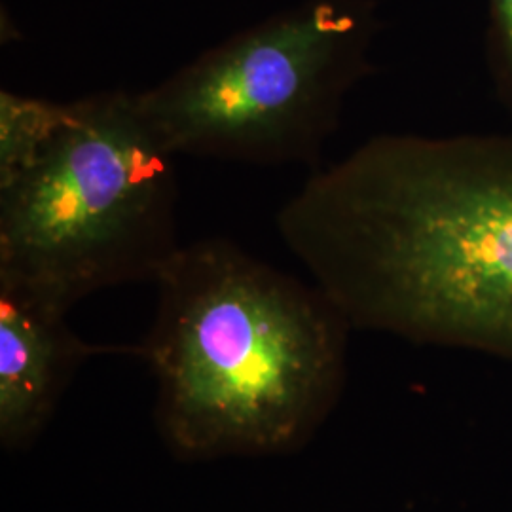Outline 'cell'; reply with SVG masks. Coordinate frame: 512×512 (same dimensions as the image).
Segmentation results:
<instances>
[{
    "label": "cell",
    "instance_id": "1",
    "mask_svg": "<svg viewBox=\"0 0 512 512\" xmlns=\"http://www.w3.org/2000/svg\"><path fill=\"white\" fill-rule=\"evenodd\" d=\"M275 222L349 327L512 359L511 135H376Z\"/></svg>",
    "mask_w": 512,
    "mask_h": 512
},
{
    "label": "cell",
    "instance_id": "6",
    "mask_svg": "<svg viewBox=\"0 0 512 512\" xmlns=\"http://www.w3.org/2000/svg\"><path fill=\"white\" fill-rule=\"evenodd\" d=\"M76 101H54L0 90V186L12 183L67 129Z\"/></svg>",
    "mask_w": 512,
    "mask_h": 512
},
{
    "label": "cell",
    "instance_id": "5",
    "mask_svg": "<svg viewBox=\"0 0 512 512\" xmlns=\"http://www.w3.org/2000/svg\"><path fill=\"white\" fill-rule=\"evenodd\" d=\"M69 310L0 281V444L29 448L54 416L76 370L103 353L139 346L88 344L67 323Z\"/></svg>",
    "mask_w": 512,
    "mask_h": 512
},
{
    "label": "cell",
    "instance_id": "2",
    "mask_svg": "<svg viewBox=\"0 0 512 512\" xmlns=\"http://www.w3.org/2000/svg\"><path fill=\"white\" fill-rule=\"evenodd\" d=\"M154 285L137 346L169 450L205 461L306 444L344 372L349 323L329 296L224 238L181 245Z\"/></svg>",
    "mask_w": 512,
    "mask_h": 512
},
{
    "label": "cell",
    "instance_id": "7",
    "mask_svg": "<svg viewBox=\"0 0 512 512\" xmlns=\"http://www.w3.org/2000/svg\"><path fill=\"white\" fill-rule=\"evenodd\" d=\"M486 61L497 101L512 118V0H486Z\"/></svg>",
    "mask_w": 512,
    "mask_h": 512
},
{
    "label": "cell",
    "instance_id": "3",
    "mask_svg": "<svg viewBox=\"0 0 512 512\" xmlns=\"http://www.w3.org/2000/svg\"><path fill=\"white\" fill-rule=\"evenodd\" d=\"M175 158L135 93L78 99L37 164L0 186V281L65 310L109 287L154 283L183 245Z\"/></svg>",
    "mask_w": 512,
    "mask_h": 512
},
{
    "label": "cell",
    "instance_id": "4",
    "mask_svg": "<svg viewBox=\"0 0 512 512\" xmlns=\"http://www.w3.org/2000/svg\"><path fill=\"white\" fill-rule=\"evenodd\" d=\"M376 0H302L135 93L173 156L317 165L346 97L376 73Z\"/></svg>",
    "mask_w": 512,
    "mask_h": 512
}]
</instances>
